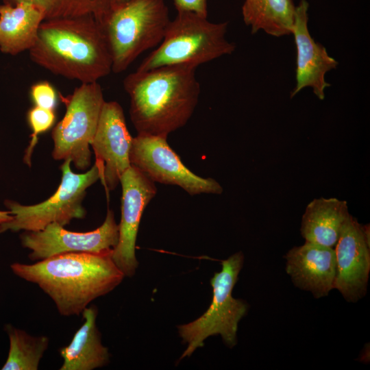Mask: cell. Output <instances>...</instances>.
Masks as SVG:
<instances>
[{
  "mask_svg": "<svg viewBox=\"0 0 370 370\" xmlns=\"http://www.w3.org/2000/svg\"><path fill=\"white\" fill-rule=\"evenodd\" d=\"M170 21L164 0L114 2L102 25L112 55V71H125L143 52L158 46Z\"/></svg>",
  "mask_w": 370,
  "mask_h": 370,
  "instance_id": "cell-5",
  "label": "cell"
},
{
  "mask_svg": "<svg viewBox=\"0 0 370 370\" xmlns=\"http://www.w3.org/2000/svg\"><path fill=\"white\" fill-rule=\"evenodd\" d=\"M227 22L214 23L193 12H177L160 45L146 56L137 71L171 65L198 67L232 54L236 45L226 38Z\"/></svg>",
  "mask_w": 370,
  "mask_h": 370,
  "instance_id": "cell-4",
  "label": "cell"
},
{
  "mask_svg": "<svg viewBox=\"0 0 370 370\" xmlns=\"http://www.w3.org/2000/svg\"><path fill=\"white\" fill-rule=\"evenodd\" d=\"M82 315L83 324L71 343L60 350L63 359L60 370H92L106 366L110 361L108 349L102 345L96 325L97 307H86Z\"/></svg>",
  "mask_w": 370,
  "mask_h": 370,
  "instance_id": "cell-17",
  "label": "cell"
},
{
  "mask_svg": "<svg viewBox=\"0 0 370 370\" xmlns=\"http://www.w3.org/2000/svg\"><path fill=\"white\" fill-rule=\"evenodd\" d=\"M71 161L64 160L60 184L55 193L47 200L35 205H22L6 200L5 206L12 219L0 225V234L12 232L39 231L52 223L62 226L73 219H84L86 211L82 206L86 190L98 180L99 172L95 164L84 173H75L71 169Z\"/></svg>",
  "mask_w": 370,
  "mask_h": 370,
  "instance_id": "cell-7",
  "label": "cell"
},
{
  "mask_svg": "<svg viewBox=\"0 0 370 370\" xmlns=\"http://www.w3.org/2000/svg\"><path fill=\"white\" fill-rule=\"evenodd\" d=\"M208 0H173L177 12H193L208 17Z\"/></svg>",
  "mask_w": 370,
  "mask_h": 370,
  "instance_id": "cell-24",
  "label": "cell"
},
{
  "mask_svg": "<svg viewBox=\"0 0 370 370\" xmlns=\"http://www.w3.org/2000/svg\"><path fill=\"white\" fill-rule=\"evenodd\" d=\"M196 66H164L131 73L123 80L138 135L166 138L192 116L201 92Z\"/></svg>",
  "mask_w": 370,
  "mask_h": 370,
  "instance_id": "cell-1",
  "label": "cell"
},
{
  "mask_svg": "<svg viewBox=\"0 0 370 370\" xmlns=\"http://www.w3.org/2000/svg\"><path fill=\"white\" fill-rule=\"evenodd\" d=\"M286 270L294 284L316 298L327 296L334 288L336 274L333 247L306 241L286 255Z\"/></svg>",
  "mask_w": 370,
  "mask_h": 370,
  "instance_id": "cell-15",
  "label": "cell"
},
{
  "mask_svg": "<svg viewBox=\"0 0 370 370\" xmlns=\"http://www.w3.org/2000/svg\"><path fill=\"white\" fill-rule=\"evenodd\" d=\"M60 98L65 103L66 112L51 133L53 158L69 159L77 169H86L91 162L90 146L106 101L103 90L97 82L84 83L71 95Z\"/></svg>",
  "mask_w": 370,
  "mask_h": 370,
  "instance_id": "cell-8",
  "label": "cell"
},
{
  "mask_svg": "<svg viewBox=\"0 0 370 370\" xmlns=\"http://www.w3.org/2000/svg\"><path fill=\"white\" fill-rule=\"evenodd\" d=\"M121 218L119 241L112 252V259L125 276L132 277L138 265L136 242L144 210L157 193L155 182L131 165L121 175Z\"/></svg>",
  "mask_w": 370,
  "mask_h": 370,
  "instance_id": "cell-11",
  "label": "cell"
},
{
  "mask_svg": "<svg viewBox=\"0 0 370 370\" xmlns=\"http://www.w3.org/2000/svg\"><path fill=\"white\" fill-rule=\"evenodd\" d=\"M27 116L28 123L32 130V134L30 145L26 151L24 160L30 165L31 155L37 143L38 136L51 128L56 121V114L54 110L35 106L29 110Z\"/></svg>",
  "mask_w": 370,
  "mask_h": 370,
  "instance_id": "cell-22",
  "label": "cell"
},
{
  "mask_svg": "<svg viewBox=\"0 0 370 370\" xmlns=\"http://www.w3.org/2000/svg\"><path fill=\"white\" fill-rule=\"evenodd\" d=\"M295 6L293 0H244L241 13L251 34L282 37L292 34Z\"/></svg>",
  "mask_w": 370,
  "mask_h": 370,
  "instance_id": "cell-19",
  "label": "cell"
},
{
  "mask_svg": "<svg viewBox=\"0 0 370 370\" xmlns=\"http://www.w3.org/2000/svg\"><path fill=\"white\" fill-rule=\"evenodd\" d=\"M28 1L38 7L45 20L92 16L101 25L109 15L114 0H12Z\"/></svg>",
  "mask_w": 370,
  "mask_h": 370,
  "instance_id": "cell-21",
  "label": "cell"
},
{
  "mask_svg": "<svg viewBox=\"0 0 370 370\" xmlns=\"http://www.w3.org/2000/svg\"><path fill=\"white\" fill-rule=\"evenodd\" d=\"M10 340L7 360L2 370H37L49 345L45 336H32L10 324L5 325Z\"/></svg>",
  "mask_w": 370,
  "mask_h": 370,
  "instance_id": "cell-20",
  "label": "cell"
},
{
  "mask_svg": "<svg viewBox=\"0 0 370 370\" xmlns=\"http://www.w3.org/2000/svg\"><path fill=\"white\" fill-rule=\"evenodd\" d=\"M336 274L334 288L355 302L367 291L370 271L369 227L349 215L335 245Z\"/></svg>",
  "mask_w": 370,
  "mask_h": 370,
  "instance_id": "cell-13",
  "label": "cell"
},
{
  "mask_svg": "<svg viewBox=\"0 0 370 370\" xmlns=\"http://www.w3.org/2000/svg\"><path fill=\"white\" fill-rule=\"evenodd\" d=\"M112 251L65 253L34 264L10 265L19 278L38 284L54 301L61 315H79L96 298L114 290L124 275Z\"/></svg>",
  "mask_w": 370,
  "mask_h": 370,
  "instance_id": "cell-2",
  "label": "cell"
},
{
  "mask_svg": "<svg viewBox=\"0 0 370 370\" xmlns=\"http://www.w3.org/2000/svg\"><path fill=\"white\" fill-rule=\"evenodd\" d=\"M44 20L42 10L30 2L5 1L0 5V51L12 56L29 51Z\"/></svg>",
  "mask_w": 370,
  "mask_h": 370,
  "instance_id": "cell-16",
  "label": "cell"
},
{
  "mask_svg": "<svg viewBox=\"0 0 370 370\" xmlns=\"http://www.w3.org/2000/svg\"><path fill=\"white\" fill-rule=\"evenodd\" d=\"M309 3L300 0L295 6L292 34L296 48V83L291 93L295 97L305 88H310L320 100L325 99V90L330 86L325 75L335 69L338 62L331 57L325 47L317 42L308 29Z\"/></svg>",
  "mask_w": 370,
  "mask_h": 370,
  "instance_id": "cell-14",
  "label": "cell"
},
{
  "mask_svg": "<svg viewBox=\"0 0 370 370\" xmlns=\"http://www.w3.org/2000/svg\"><path fill=\"white\" fill-rule=\"evenodd\" d=\"M30 96L36 106L55 110L58 95L53 86L47 81L36 82L30 88Z\"/></svg>",
  "mask_w": 370,
  "mask_h": 370,
  "instance_id": "cell-23",
  "label": "cell"
},
{
  "mask_svg": "<svg viewBox=\"0 0 370 370\" xmlns=\"http://www.w3.org/2000/svg\"><path fill=\"white\" fill-rule=\"evenodd\" d=\"M28 51L35 64L82 84L97 82L112 72L103 27L90 15L44 20Z\"/></svg>",
  "mask_w": 370,
  "mask_h": 370,
  "instance_id": "cell-3",
  "label": "cell"
},
{
  "mask_svg": "<svg viewBox=\"0 0 370 370\" xmlns=\"http://www.w3.org/2000/svg\"><path fill=\"white\" fill-rule=\"evenodd\" d=\"M131 165L153 182L181 187L190 195L221 194L223 188L214 179L201 177L189 170L166 141V138L138 135L133 138Z\"/></svg>",
  "mask_w": 370,
  "mask_h": 370,
  "instance_id": "cell-9",
  "label": "cell"
},
{
  "mask_svg": "<svg viewBox=\"0 0 370 370\" xmlns=\"http://www.w3.org/2000/svg\"><path fill=\"white\" fill-rule=\"evenodd\" d=\"M23 247L32 251L29 258L41 260L58 254L72 252L106 253L119 241V224L113 211L108 210L105 221L96 230L87 232H70L57 223L39 231H25L21 235Z\"/></svg>",
  "mask_w": 370,
  "mask_h": 370,
  "instance_id": "cell-10",
  "label": "cell"
},
{
  "mask_svg": "<svg viewBox=\"0 0 370 370\" xmlns=\"http://www.w3.org/2000/svg\"><path fill=\"white\" fill-rule=\"evenodd\" d=\"M349 214L345 201L314 199L306 206L302 216L301 236L306 241L334 248Z\"/></svg>",
  "mask_w": 370,
  "mask_h": 370,
  "instance_id": "cell-18",
  "label": "cell"
},
{
  "mask_svg": "<svg viewBox=\"0 0 370 370\" xmlns=\"http://www.w3.org/2000/svg\"><path fill=\"white\" fill-rule=\"evenodd\" d=\"M244 256L237 252L222 261L220 272L210 280L212 299L207 310L199 318L177 326L180 337L187 347L180 359L191 356L204 345L209 336L219 334L230 347L236 345L238 323L247 311V304L235 299L232 293L243 267Z\"/></svg>",
  "mask_w": 370,
  "mask_h": 370,
  "instance_id": "cell-6",
  "label": "cell"
},
{
  "mask_svg": "<svg viewBox=\"0 0 370 370\" xmlns=\"http://www.w3.org/2000/svg\"><path fill=\"white\" fill-rule=\"evenodd\" d=\"M12 219V215L10 214V211H1L0 210V225L10 221Z\"/></svg>",
  "mask_w": 370,
  "mask_h": 370,
  "instance_id": "cell-25",
  "label": "cell"
},
{
  "mask_svg": "<svg viewBox=\"0 0 370 370\" xmlns=\"http://www.w3.org/2000/svg\"><path fill=\"white\" fill-rule=\"evenodd\" d=\"M132 140L121 106L116 101H105L90 146L106 190L114 189L131 166Z\"/></svg>",
  "mask_w": 370,
  "mask_h": 370,
  "instance_id": "cell-12",
  "label": "cell"
},
{
  "mask_svg": "<svg viewBox=\"0 0 370 370\" xmlns=\"http://www.w3.org/2000/svg\"><path fill=\"white\" fill-rule=\"evenodd\" d=\"M128 0H114V3H121L127 1Z\"/></svg>",
  "mask_w": 370,
  "mask_h": 370,
  "instance_id": "cell-26",
  "label": "cell"
}]
</instances>
